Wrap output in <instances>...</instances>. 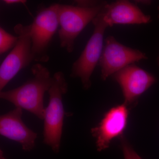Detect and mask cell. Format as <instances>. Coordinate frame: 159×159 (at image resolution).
Wrapping results in <instances>:
<instances>
[{
    "label": "cell",
    "instance_id": "1",
    "mask_svg": "<svg viewBox=\"0 0 159 159\" xmlns=\"http://www.w3.org/2000/svg\"><path fill=\"white\" fill-rule=\"evenodd\" d=\"M31 71L32 78L16 88L1 91L0 97L43 120L44 96L52 85L53 77L48 69L39 63L31 67Z\"/></svg>",
    "mask_w": 159,
    "mask_h": 159
},
{
    "label": "cell",
    "instance_id": "2",
    "mask_svg": "<svg viewBox=\"0 0 159 159\" xmlns=\"http://www.w3.org/2000/svg\"><path fill=\"white\" fill-rule=\"evenodd\" d=\"M107 3L101 1L98 5L91 6L84 1H76L73 5L58 4L61 47L69 53L73 52L77 38Z\"/></svg>",
    "mask_w": 159,
    "mask_h": 159
},
{
    "label": "cell",
    "instance_id": "3",
    "mask_svg": "<svg viewBox=\"0 0 159 159\" xmlns=\"http://www.w3.org/2000/svg\"><path fill=\"white\" fill-rule=\"evenodd\" d=\"M52 77V85L48 91L49 104L44 115L43 143L50 146L54 152L58 153L66 114L62 97L67 93L68 85L62 72H56Z\"/></svg>",
    "mask_w": 159,
    "mask_h": 159
},
{
    "label": "cell",
    "instance_id": "4",
    "mask_svg": "<svg viewBox=\"0 0 159 159\" xmlns=\"http://www.w3.org/2000/svg\"><path fill=\"white\" fill-rule=\"evenodd\" d=\"M101 11L92 21L94 26L93 32L71 69L70 77L80 78L83 88L86 90L92 85L91 76L101 57L104 32L108 27L103 20Z\"/></svg>",
    "mask_w": 159,
    "mask_h": 159
},
{
    "label": "cell",
    "instance_id": "5",
    "mask_svg": "<svg viewBox=\"0 0 159 159\" xmlns=\"http://www.w3.org/2000/svg\"><path fill=\"white\" fill-rule=\"evenodd\" d=\"M57 9L58 4L42 7L30 25L34 61L47 62L49 61V46L59 26Z\"/></svg>",
    "mask_w": 159,
    "mask_h": 159
},
{
    "label": "cell",
    "instance_id": "6",
    "mask_svg": "<svg viewBox=\"0 0 159 159\" xmlns=\"http://www.w3.org/2000/svg\"><path fill=\"white\" fill-rule=\"evenodd\" d=\"M18 35L17 42L6 56L0 66V90L13 79L21 70L34 61L32 55V42L30 25L18 24L15 26Z\"/></svg>",
    "mask_w": 159,
    "mask_h": 159
},
{
    "label": "cell",
    "instance_id": "7",
    "mask_svg": "<svg viewBox=\"0 0 159 159\" xmlns=\"http://www.w3.org/2000/svg\"><path fill=\"white\" fill-rule=\"evenodd\" d=\"M148 58L144 52L126 47L119 42L114 36H109L106 39L99 62L101 79L106 80L127 66Z\"/></svg>",
    "mask_w": 159,
    "mask_h": 159
},
{
    "label": "cell",
    "instance_id": "8",
    "mask_svg": "<svg viewBox=\"0 0 159 159\" xmlns=\"http://www.w3.org/2000/svg\"><path fill=\"white\" fill-rule=\"evenodd\" d=\"M120 85L127 106L136 102L139 97L156 81L150 73L133 64L130 65L112 75Z\"/></svg>",
    "mask_w": 159,
    "mask_h": 159
},
{
    "label": "cell",
    "instance_id": "9",
    "mask_svg": "<svg viewBox=\"0 0 159 159\" xmlns=\"http://www.w3.org/2000/svg\"><path fill=\"white\" fill-rule=\"evenodd\" d=\"M127 107L123 103L111 108L98 125L91 129L92 135L96 139L98 151L108 148L113 139L122 136L128 121Z\"/></svg>",
    "mask_w": 159,
    "mask_h": 159
},
{
    "label": "cell",
    "instance_id": "10",
    "mask_svg": "<svg viewBox=\"0 0 159 159\" xmlns=\"http://www.w3.org/2000/svg\"><path fill=\"white\" fill-rule=\"evenodd\" d=\"M23 109L16 107L0 117V134L18 142L23 150L30 151L35 145L37 134L29 129L22 120Z\"/></svg>",
    "mask_w": 159,
    "mask_h": 159
},
{
    "label": "cell",
    "instance_id": "11",
    "mask_svg": "<svg viewBox=\"0 0 159 159\" xmlns=\"http://www.w3.org/2000/svg\"><path fill=\"white\" fill-rule=\"evenodd\" d=\"M102 17L108 27L115 25H141L150 23L147 15L136 4L126 0L107 2L101 10Z\"/></svg>",
    "mask_w": 159,
    "mask_h": 159
},
{
    "label": "cell",
    "instance_id": "12",
    "mask_svg": "<svg viewBox=\"0 0 159 159\" xmlns=\"http://www.w3.org/2000/svg\"><path fill=\"white\" fill-rule=\"evenodd\" d=\"M18 37L8 33L2 27L0 28V54H2L13 48L17 42Z\"/></svg>",
    "mask_w": 159,
    "mask_h": 159
},
{
    "label": "cell",
    "instance_id": "13",
    "mask_svg": "<svg viewBox=\"0 0 159 159\" xmlns=\"http://www.w3.org/2000/svg\"><path fill=\"white\" fill-rule=\"evenodd\" d=\"M120 140L125 159H142L135 151L124 136H122L120 137Z\"/></svg>",
    "mask_w": 159,
    "mask_h": 159
},
{
    "label": "cell",
    "instance_id": "14",
    "mask_svg": "<svg viewBox=\"0 0 159 159\" xmlns=\"http://www.w3.org/2000/svg\"><path fill=\"white\" fill-rule=\"evenodd\" d=\"M3 2L8 5L9 4L11 5V4H22L25 6V3L27 2V1H25V0H5V1H3Z\"/></svg>",
    "mask_w": 159,
    "mask_h": 159
},
{
    "label": "cell",
    "instance_id": "15",
    "mask_svg": "<svg viewBox=\"0 0 159 159\" xmlns=\"http://www.w3.org/2000/svg\"><path fill=\"white\" fill-rule=\"evenodd\" d=\"M136 2L144 5H150L151 3V1H136Z\"/></svg>",
    "mask_w": 159,
    "mask_h": 159
},
{
    "label": "cell",
    "instance_id": "16",
    "mask_svg": "<svg viewBox=\"0 0 159 159\" xmlns=\"http://www.w3.org/2000/svg\"><path fill=\"white\" fill-rule=\"evenodd\" d=\"M0 159H6L3 155V152L1 150V154H0Z\"/></svg>",
    "mask_w": 159,
    "mask_h": 159
},
{
    "label": "cell",
    "instance_id": "17",
    "mask_svg": "<svg viewBox=\"0 0 159 159\" xmlns=\"http://www.w3.org/2000/svg\"><path fill=\"white\" fill-rule=\"evenodd\" d=\"M158 10L159 11L158 18L159 19V6H158ZM157 62L158 66L159 68V55L157 58Z\"/></svg>",
    "mask_w": 159,
    "mask_h": 159
}]
</instances>
